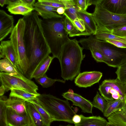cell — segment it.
Wrapping results in <instances>:
<instances>
[{"mask_svg":"<svg viewBox=\"0 0 126 126\" xmlns=\"http://www.w3.org/2000/svg\"><path fill=\"white\" fill-rule=\"evenodd\" d=\"M25 22L24 38L29 66L25 75L30 79L38 65L51 52L44 36L42 19L35 11L23 17Z\"/></svg>","mask_w":126,"mask_h":126,"instance_id":"1","label":"cell"},{"mask_svg":"<svg viewBox=\"0 0 126 126\" xmlns=\"http://www.w3.org/2000/svg\"><path fill=\"white\" fill-rule=\"evenodd\" d=\"M75 38L70 39L62 48L58 59L60 63L62 77L65 80L72 81L80 73L82 62L85 57L83 49Z\"/></svg>","mask_w":126,"mask_h":126,"instance_id":"2","label":"cell"},{"mask_svg":"<svg viewBox=\"0 0 126 126\" xmlns=\"http://www.w3.org/2000/svg\"><path fill=\"white\" fill-rule=\"evenodd\" d=\"M62 17L42 19L45 37L54 58L58 59L63 45L70 39L64 28L65 16Z\"/></svg>","mask_w":126,"mask_h":126,"instance_id":"3","label":"cell"},{"mask_svg":"<svg viewBox=\"0 0 126 126\" xmlns=\"http://www.w3.org/2000/svg\"><path fill=\"white\" fill-rule=\"evenodd\" d=\"M84 49L95 50L101 52L108 66L118 68L126 62V48L117 47L106 42L96 39L93 36L79 41Z\"/></svg>","mask_w":126,"mask_h":126,"instance_id":"4","label":"cell"},{"mask_svg":"<svg viewBox=\"0 0 126 126\" xmlns=\"http://www.w3.org/2000/svg\"><path fill=\"white\" fill-rule=\"evenodd\" d=\"M47 112L54 121L74 124L72 119L76 114L68 100H64L49 94H42L34 100Z\"/></svg>","mask_w":126,"mask_h":126,"instance_id":"5","label":"cell"},{"mask_svg":"<svg viewBox=\"0 0 126 126\" xmlns=\"http://www.w3.org/2000/svg\"><path fill=\"white\" fill-rule=\"evenodd\" d=\"M25 25L23 18L19 19L9 38L16 56L19 70L23 75H25L29 66L24 38Z\"/></svg>","mask_w":126,"mask_h":126,"instance_id":"6","label":"cell"},{"mask_svg":"<svg viewBox=\"0 0 126 126\" xmlns=\"http://www.w3.org/2000/svg\"><path fill=\"white\" fill-rule=\"evenodd\" d=\"M92 14L97 31L110 32L116 28L126 25V14H117L109 11L100 4L99 0Z\"/></svg>","mask_w":126,"mask_h":126,"instance_id":"7","label":"cell"},{"mask_svg":"<svg viewBox=\"0 0 126 126\" xmlns=\"http://www.w3.org/2000/svg\"><path fill=\"white\" fill-rule=\"evenodd\" d=\"M0 80L6 92L15 88L38 93L37 86L34 81L25 77L21 73L15 75L0 72Z\"/></svg>","mask_w":126,"mask_h":126,"instance_id":"8","label":"cell"},{"mask_svg":"<svg viewBox=\"0 0 126 126\" xmlns=\"http://www.w3.org/2000/svg\"><path fill=\"white\" fill-rule=\"evenodd\" d=\"M102 76L98 71H85L80 73L75 78L74 83L79 87L86 88L98 83Z\"/></svg>","mask_w":126,"mask_h":126,"instance_id":"9","label":"cell"},{"mask_svg":"<svg viewBox=\"0 0 126 126\" xmlns=\"http://www.w3.org/2000/svg\"><path fill=\"white\" fill-rule=\"evenodd\" d=\"M62 95L66 100L71 101L73 105L79 107L82 112L92 113L93 106L91 102L80 95L75 93L72 90L69 89L67 92L63 93Z\"/></svg>","mask_w":126,"mask_h":126,"instance_id":"10","label":"cell"},{"mask_svg":"<svg viewBox=\"0 0 126 126\" xmlns=\"http://www.w3.org/2000/svg\"><path fill=\"white\" fill-rule=\"evenodd\" d=\"M6 115L9 126H31V121L27 114L26 115H21L12 108L6 107Z\"/></svg>","mask_w":126,"mask_h":126,"instance_id":"11","label":"cell"},{"mask_svg":"<svg viewBox=\"0 0 126 126\" xmlns=\"http://www.w3.org/2000/svg\"><path fill=\"white\" fill-rule=\"evenodd\" d=\"M12 16L7 14L3 10H0V41H2L10 33L15 26Z\"/></svg>","mask_w":126,"mask_h":126,"instance_id":"12","label":"cell"},{"mask_svg":"<svg viewBox=\"0 0 126 126\" xmlns=\"http://www.w3.org/2000/svg\"><path fill=\"white\" fill-rule=\"evenodd\" d=\"M99 3L111 13L119 15L126 14V0H99Z\"/></svg>","mask_w":126,"mask_h":126,"instance_id":"13","label":"cell"},{"mask_svg":"<svg viewBox=\"0 0 126 126\" xmlns=\"http://www.w3.org/2000/svg\"><path fill=\"white\" fill-rule=\"evenodd\" d=\"M0 42V58L7 59L19 70L16 56L10 41L2 40Z\"/></svg>","mask_w":126,"mask_h":126,"instance_id":"14","label":"cell"},{"mask_svg":"<svg viewBox=\"0 0 126 126\" xmlns=\"http://www.w3.org/2000/svg\"><path fill=\"white\" fill-rule=\"evenodd\" d=\"M33 7L38 16L44 19L54 18L62 17L63 15L59 14L57 12L58 8L41 4L38 0L34 4Z\"/></svg>","mask_w":126,"mask_h":126,"instance_id":"15","label":"cell"},{"mask_svg":"<svg viewBox=\"0 0 126 126\" xmlns=\"http://www.w3.org/2000/svg\"><path fill=\"white\" fill-rule=\"evenodd\" d=\"M6 8L11 14L24 16L29 15L34 10L33 6L23 3L21 0H17L15 3L8 5Z\"/></svg>","mask_w":126,"mask_h":126,"instance_id":"16","label":"cell"},{"mask_svg":"<svg viewBox=\"0 0 126 126\" xmlns=\"http://www.w3.org/2000/svg\"><path fill=\"white\" fill-rule=\"evenodd\" d=\"M109 123L115 126H126V103L107 118Z\"/></svg>","mask_w":126,"mask_h":126,"instance_id":"17","label":"cell"},{"mask_svg":"<svg viewBox=\"0 0 126 126\" xmlns=\"http://www.w3.org/2000/svg\"><path fill=\"white\" fill-rule=\"evenodd\" d=\"M27 113L31 122V126H47L35 106L31 102L26 101Z\"/></svg>","mask_w":126,"mask_h":126,"instance_id":"18","label":"cell"},{"mask_svg":"<svg viewBox=\"0 0 126 126\" xmlns=\"http://www.w3.org/2000/svg\"><path fill=\"white\" fill-rule=\"evenodd\" d=\"M80 115L81 121L78 124H75V126H106L108 123L105 119L99 116L86 117Z\"/></svg>","mask_w":126,"mask_h":126,"instance_id":"19","label":"cell"},{"mask_svg":"<svg viewBox=\"0 0 126 126\" xmlns=\"http://www.w3.org/2000/svg\"><path fill=\"white\" fill-rule=\"evenodd\" d=\"M25 100L16 97H9L6 100L5 105L10 107L17 113L22 115L27 114Z\"/></svg>","mask_w":126,"mask_h":126,"instance_id":"20","label":"cell"},{"mask_svg":"<svg viewBox=\"0 0 126 126\" xmlns=\"http://www.w3.org/2000/svg\"><path fill=\"white\" fill-rule=\"evenodd\" d=\"M77 14L78 18L84 21L93 32V35H95L97 31V27L92 13L78 9Z\"/></svg>","mask_w":126,"mask_h":126,"instance_id":"21","label":"cell"},{"mask_svg":"<svg viewBox=\"0 0 126 126\" xmlns=\"http://www.w3.org/2000/svg\"><path fill=\"white\" fill-rule=\"evenodd\" d=\"M111 87L119 94V98L124 99L126 95V86L117 79H106L102 82Z\"/></svg>","mask_w":126,"mask_h":126,"instance_id":"22","label":"cell"},{"mask_svg":"<svg viewBox=\"0 0 126 126\" xmlns=\"http://www.w3.org/2000/svg\"><path fill=\"white\" fill-rule=\"evenodd\" d=\"M9 97H16L25 100L26 101L35 100L36 98L40 94L31 92L21 89L12 88Z\"/></svg>","mask_w":126,"mask_h":126,"instance_id":"23","label":"cell"},{"mask_svg":"<svg viewBox=\"0 0 126 126\" xmlns=\"http://www.w3.org/2000/svg\"><path fill=\"white\" fill-rule=\"evenodd\" d=\"M54 57L49 55L45 58L38 65L32 75L30 78L42 76L46 74Z\"/></svg>","mask_w":126,"mask_h":126,"instance_id":"24","label":"cell"},{"mask_svg":"<svg viewBox=\"0 0 126 126\" xmlns=\"http://www.w3.org/2000/svg\"><path fill=\"white\" fill-rule=\"evenodd\" d=\"M107 105L104 112L103 113L104 117L108 118L116 110L122 108L125 103V99L119 98L107 102Z\"/></svg>","mask_w":126,"mask_h":126,"instance_id":"25","label":"cell"},{"mask_svg":"<svg viewBox=\"0 0 126 126\" xmlns=\"http://www.w3.org/2000/svg\"><path fill=\"white\" fill-rule=\"evenodd\" d=\"M95 37L97 39L104 41L107 39L112 40L126 44V37L117 36L108 32L97 31Z\"/></svg>","mask_w":126,"mask_h":126,"instance_id":"26","label":"cell"},{"mask_svg":"<svg viewBox=\"0 0 126 126\" xmlns=\"http://www.w3.org/2000/svg\"><path fill=\"white\" fill-rule=\"evenodd\" d=\"M0 72L15 75H18L21 73L6 58L0 60Z\"/></svg>","mask_w":126,"mask_h":126,"instance_id":"27","label":"cell"},{"mask_svg":"<svg viewBox=\"0 0 126 126\" xmlns=\"http://www.w3.org/2000/svg\"><path fill=\"white\" fill-rule=\"evenodd\" d=\"M64 16L65 17L64 24V28L68 33L69 36L73 37L82 36V33L75 27L72 21L66 16Z\"/></svg>","mask_w":126,"mask_h":126,"instance_id":"28","label":"cell"},{"mask_svg":"<svg viewBox=\"0 0 126 126\" xmlns=\"http://www.w3.org/2000/svg\"><path fill=\"white\" fill-rule=\"evenodd\" d=\"M32 104L42 117L45 124L47 126H50V125L53 121L51 117L42 107L36 100H33L28 101Z\"/></svg>","mask_w":126,"mask_h":126,"instance_id":"29","label":"cell"},{"mask_svg":"<svg viewBox=\"0 0 126 126\" xmlns=\"http://www.w3.org/2000/svg\"><path fill=\"white\" fill-rule=\"evenodd\" d=\"M72 22L82 36H90L93 35L92 32L82 19L78 18Z\"/></svg>","mask_w":126,"mask_h":126,"instance_id":"30","label":"cell"},{"mask_svg":"<svg viewBox=\"0 0 126 126\" xmlns=\"http://www.w3.org/2000/svg\"><path fill=\"white\" fill-rule=\"evenodd\" d=\"M7 99L5 96L0 97V126H9L7 119L5 105V102Z\"/></svg>","mask_w":126,"mask_h":126,"instance_id":"31","label":"cell"},{"mask_svg":"<svg viewBox=\"0 0 126 126\" xmlns=\"http://www.w3.org/2000/svg\"><path fill=\"white\" fill-rule=\"evenodd\" d=\"M36 82L40 84L43 87L47 88L51 86L56 81L63 83L65 80L59 79H52L48 77L46 74L44 75L34 78Z\"/></svg>","mask_w":126,"mask_h":126,"instance_id":"32","label":"cell"},{"mask_svg":"<svg viewBox=\"0 0 126 126\" xmlns=\"http://www.w3.org/2000/svg\"><path fill=\"white\" fill-rule=\"evenodd\" d=\"M91 102L93 107L98 109L103 113L105 111L108 103L99 94L98 92Z\"/></svg>","mask_w":126,"mask_h":126,"instance_id":"33","label":"cell"},{"mask_svg":"<svg viewBox=\"0 0 126 126\" xmlns=\"http://www.w3.org/2000/svg\"><path fill=\"white\" fill-rule=\"evenodd\" d=\"M112 89L111 87L102 83L99 86L98 90L100 93L107 102L114 99L111 93Z\"/></svg>","mask_w":126,"mask_h":126,"instance_id":"34","label":"cell"},{"mask_svg":"<svg viewBox=\"0 0 126 126\" xmlns=\"http://www.w3.org/2000/svg\"><path fill=\"white\" fill-rule=\"evenodd\" d=\"M76 6L78 9L84 11L89 6L94 5H96L99 2V0H75Z\"/></svg>","mask_w":126,"mask_h":126,"instance_id":"35","label":"cell"},{"mask_svg":"<svg viewBox=\"0 0 126 126\" xmlns=\"http://www.w3.org/2000/svg\"><path fill=\"white\" fill-rule=\"evenodd\" d=\"M41 4L52 7H62L66 9L67 0H38Z\"/></svg>","mask_w":126,"mask_h":126,"instance_id":"36","label":"cell"},{"mask_svg":"<svg viewBox=\"0 0 126 126\" xmlns=\"http://www.w3.org/2000/svg\"><path fill=\"white\" fill-rule=\"evenodd\" d=\"M117 79L124 84H126V62L117 68L115 72Z\"/></svg>","mask_w":126,"mask_h":126,"instance_id":"37","label":"cell"},{"mask_svg":"<svg viewBox=\"0 0 126 126\" xmlns=\"http://www.w3.org/2000/svg\"><path fill=\"white\" fill-rule=\"evenodd\" d=\"M78 9L76 5L73 6L66 9L65 13L63 15L66 16L71 21H73L78 18L77 14Z\"/></svg>","mask_w":126,"mask_h":126,"instance_id":"38","label":"cell"},{"mask_svg":"<svg viewBox=\"0 0 126 126\" xmlns=\"http://www.w3.org/2000/svg\"><path fill=\"white\" fill-rule=\"evenodd\" d=\"M90 51L92 57L96 62L105 63L106 58L101 52L95 50H91Z\"/></svg>","mask_w":126,"mask_h":126,"instance_id":"39","label":"cell"},{"mask_svg":"<svg viewBox=\"0 0 126 126\" xmlns=\"http://www.w3.org/2000/svg\"><path fill=\"white\" fill-rule=\"evenodd\" d=\"M110 33L119 36L126 37V25L116 28L112 30Z\"/></svg>","mask_w":126,"mask_h":126,"instance_id":"40","label":"cell"},{"mask_svg":"<svg viewBox=\"0 0 126 126\" xmlns=\"http://www.w3.org/2000/svg\"><path fill=\"white\" fill-rule=\"evenodd\" d=\"M120 48H126V44L115 40L107 39L105 41Z\"/></svg>","mask_w":126,"mask_h":126,"instance_id":"41","label":"cell"},{"mask_svg":"<svg viewBox=\"0 0 126 126\" xmlns=\"http://www.w3.org/2000/svg\"><path fill=\"white\" fill-rule=\"evenodd\" d=\"M81 117L80 115L76 114L72 118V121L74 124L79 123L81 122Z\"/></svg>","mask_w":126,"mask_h":126,"instance_id":"42","label":"cell"},{"mask_svg":"<svg viewBox=\"0 0 126 126\" xmlns=\"http://www.w3.org/2000/svg\"><path fill=\"white\" fill-rule=\"evenodd\" d=\"M24 3L30 6H33L35 2V0H21Z\"/></svg>","mask_w":126,"mask_h":126,"instance_id":"43","label":"cell"},{"mask_svg":"<svg viewBox=\"0 0 126 126\" xmlns=\"http://www.w3.org/2000/svg\"><path fill=\"white\" fill-rule=\"evenodd\" d=\"M65 9V8L62 7L58 8L57 12L59 14L62 15L64 13Z\"/></svg>","mask_w":126,"mask_h":126,"instance_id":"44","label":"cell"},{"mask_svg":"<svg viewBox=\"0 0 126 126\" xmlns=\"http://www.w3.org/2000/svg\"><path fill=\"white\" fill-rule=\"evenodd\" d=\"M5 89L4 86L2 85L0 87V96H3L5 92Z\"/></svg>","mask_w":126,"mask_h":126,"instance_id":"45","label":"cell"},{"mask_svg":"<svg viewBox=\"0 0 126 126\" xmlns=\"http://www.w3.org/2000/svg\"><path fill=\"white\" fill-rule=\"evenodd\" d=\"M6 0H0V5L1 7H3L5 4H6Z\"/></svg>","mask_w":126,"mask_h":126,"instance_id":"46","label":"cell"},{"mask_svg":"<svg viewBox=\"0 0 126 126\" xmlns=\"http://www.w3.org/2000/svg\"><path fill=\"white\" fill-rule=\"evenodd\" d=\"M78 110V108L76 107L74 108V110H73L75 114H76Z\"/></svg>","mask_w":126,"mask_h":126,"instance_id":"47","label":"cell"},{"mask_svg":"<svg viewBox=\"0 0 126 126\" xmlns=\"http://www.w3.org/2000/svg\"><path fill=\"white\" fill-rule=\"evenodd\" d=\"M106 126H115L112 124H110L109 123H108V124Z\"/></svg>","mask_w":126,"mask_h":126,"instance_id":"48","label":"cell"},{"mask_svg":"<svg viewBox=\"0 0 126 126\" xmlns=\"http://www.w3.org/2000/svg\"><path fill=\"white\" fill-rule=\"evenodd\" d=\"M58 126H73V125H70L69 124H68V125H65V126H63V125H60Z\"/></svg>","mask_w":126,"mask_h":126,"instance_id":"49","label":"cell"},{"mask_svg":"<svg viewBox=\"0 0 126 126\" xmlns=\"http://www.w3.org/2000/svg\"><path fill=\"white\" fill-rule=\"evenodd\" d=\"M125 102L126 103V95L125 97Z\"/></svg>","mask_w":126,"mask_h":126,"instance_id":"50","label":"cell"},{"mask_svg":"<svg viewBox=\"0 0 126 126\" xmlns=\"http://www.w3.org/2000/svg\"><path fill=\"white\" fill-rule=\"evenodd\" d=\"M125 84V85H126V84Z\"/></svg>","mask_w":126,"mask_h":126,"instance_id":"51","label":"cell"},{"mask_svg":"<svg viewBox=\"0 0 126 126\" xmlns=\"http://www.w3.org/2000/svg\"></svg>","mask_w":126,"mask_h":126,"instance_id":"52","label":"cell"},{"mask_svg":"<svg viewBox=\"0 0 126 126\" xmlns=\"http://www.w3.org/2000/svg\"></svg>","mask_w":126,"mask_h":126,"instance_id":"53","label":"cell"}]
</instances>
